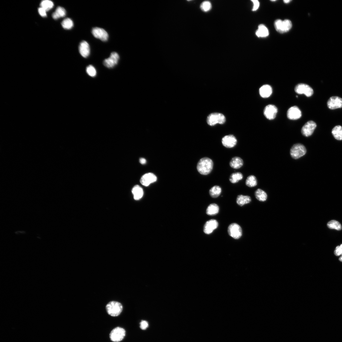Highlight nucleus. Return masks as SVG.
<instances>
[{"label": "nucleus", "instance_id": "f257e3e1", "mask_svg": "<svg viewBox=\"0 0 342 342\" xmlns=\"http://www.w3.org/2000/svg\"><path fill=\"white\" fill-rule=\"evenodd\" d=\"M213 162L210 158L205 157L201 159L198 162L197 169L198 172L202 175L209 174L212 170Z\"/></svg>", "mask_w": 342, "mask_h": 342}, {"label": "nucleus", "instance_id": "f03ea898", "mask_svg": "<svg viewBox=\"0 0 342 342\" xmlns=\"http://www.w3.org/2000/svg\"><path fill=\"white\" fill-rule=\"evenodd\" d=\"M106 308L108 314L112 316H118L123 310V306L121 304L116 301L109 302L107 305Z\"/></svg>", "mask_w": 342, "mask_h": 342}, {"label": "nucleus", "instance_id": "7ed1b4c3", "mask_svg": "<svg viewBox=\"0 0 342 342\" xmlns=\"http://www.w3.org/2000/svg\"><path fill=\"white\" fill-rule=\"evenodd\" d=\"M307 152L304 145L300 143L294 144L290 151L291 156L293 159H297L304 156Z\"/></svg>", "mask_w": 342, "mask_h": 342}, {"label": "nucleus", "instance_id": "20e7f679", "mask_svg": "<svg viewBox=\"0 0 342 342\" xmlns=\"http://www.w3.org/2000/svg\"><path fill=\"white\" fill-rule=\"evenodd\" d=\"M275 27L278 32L283 33L289 31L292 28V24L289 20L282 21L278 19L275 21Z\"/></svg>", "mask_w": 342, "mask_h": 342}, {"label": "nucleus", "instance_id": "39448f33", "mask_svg": "<svg viewBox=\"0 0 342 342\" xmlns=\"http://www.w3.org/2000/svg\"><path fill=\"white\" fill-rule=\"evenodd\" d=\"M226 122V118L224 115L219 113L210 114L208 117L207 122L210 126H213L217 124H222Z\"/></svg>", "mask_w": 342, "mask_h": 342}, {"label": "nucleus", "instance_id": "423d86ee", "mask_svg": "<svg viewBox=\"0 0 342 342\" xmlns=\"http://www.w3.org/2000/svg\"><path fill=\"white\" fill-rule=\"evenodd\" d=\"M126 335V331L122 328L118 327L113 329L110 334L111 340L118 342L122 340Z\"/></svg>", "mask_w": 342, "mask_h": 342}, {"label": "nucleus", "instance_id": "0eeeda50", "mask_svg": "<svg viewBox=\"0 0 342 342\" xmlns=\"http://www.w3.org/2000/svg\"><path fill=\"white\" fill-rule=\"evenodd\" d=\"M296 92L299 94H304L307 97L311 96L313 94V89L309 85L304 83L297 85L295 88Z\"/></svg>", "mask_w": 342, "mask_h": 342}, {"label": "nucleus", "instance_id": "6e6552de", "mask_svg": "<svg viewBox=\"0 0 342 342\" xmlns=\"http://www.w3.org/2000/svg\"><path fill=\"white\" fill-rule=\"evenodd\" d=\"M228 232L229 235L235 239L240 238L242 235L241 227L236 223L230 224L228 227Z\"/></svg>", "mask_w": 342, "mask_h": 342}, {"label": "nucleus", "instance_id": "1a4fd4ad", "mask_svg": "<svg viewBox=\"0 0 342 342\" xmlns=\"http://www.w3.org/2000/svg\"><path fill=\"white\" fill-rule=\"evenodd\" d=\"M316 127V124L314 122H308L302 127L301 133L305 136H310L312 134Z\"/></svg>", "mask_w": 342, "mask_h": 342}, {"label": "nucleus", "instance_id": "9d476101", "mask_svg": "<svg viewBox=\"0 0 342 342\" xmlns=\"http://www.w3.org/2000/svg\"><path fill=\"white\" fill-rule=\"evenodd\" d=\"M119 58L118 54L117 53L113 52L111 53L109 58L104 60V64L107 68H113L118 64Z\"/></svg>", "mask_w": 342, "mask_h": 342}, {"label": "nucleus", "instance_id": "9b49d317", "mask_svg": "<svg viewBox=\"0 0 342 342\" xmlns=\"http://www.w3.org/2000/svg\"><path fill=\"white\" fill-rule=\"evenodd\" d=\"M92 33L94 37L102 41H106L108 38L107 33L103 29L97 27L93 28Z\"/></svg>", "mask_w": 342, "mask_h": 342}, {"label": "nucleus", "instance_id": "f8f14e48", "mask_svg": "<svg viewBox=\"0 0 342 342\" xmlns=\"http://www.w3.org/2000/svg\"><path fill=\"white\" fill-rule=\"evenodd\" d=\"M278 112V109L275 105H269L265 107L264 111V116L269 120L274 119Z\"/></svg>", "mask_w": 342, "mask_h": 342}, {"label": "nucleus", "instance_id": "ddd939ff", "mask_svg": "<svg viewBox=\"0 0 342 342\" xmlns=\"http://www.w3.org/2000/svg\"><path fill=\"white\" fill-rule=\"evenodd\" d=\"M301 116V111L297 106L291 107L287 111V117L289 119L295 120L300 118Z\"/></svg>", "mask_w": 342, "mask_h": 342}, {"label": "nucleus", "instance_id": "4468645a", "mask_svg": "<svg viewBox=\"0 0 342 342\" xmlns=\"http://www.w3.org/2000/svg\"><path fill=\"white\" fill-rule=\"evenodd\" d=\"M327 106L331 109L342 108V99L338 96L332 97L328 101Z\"/></svg>", "mask_w": 342, "mask_h": 342}, {"label": "nucleus", "instance_id": "2eb2a0df", "mask_svg": "<svg viewBox=\"0 0 342 342\" xmlns=\"http://www.w3.org/2000/svg\"><path fill=\"white\" fill-rule=\"evenodd\" d=\"M222 143L226 147L231 148L235 146L237 143V140L233 135H229L224 136L222 139Z\"/></svg>", "mask_w": 342, "mask_h": 342}, {"label": "nucleus", "instance_id": "dca6fc26", "mask_svg": "<svg viewBox=\"0 0 342 342\" xmlns=\"http://www.w3.org/2000/svg\"><path fill=\"white\" fill-rule=\"evenodd\" d=\"M218 226V223L216 220L214 219L210 220L205 223L204 226V232L206 234H210L214 230L217 228Z\"/></svg>", "mask_w": 342, "mask_h": 342}, {"label": "nucleus", "instance_id": "f3484780", "mask_svg": "<svg viewBox=\"0 0 342 342\" xmlns=\"http://www.w3.org/2000/svg\"><path fill=\"white\" fill-rule=\"evenodd\" d=\"M157 180L156 176L151 173L144 175L140 180L142 184L145 186H148L151 184L155 182Z\"/></svg>", "mask_w": 342, "mask_h": 342}, {"label": "nucleus", "instance_id": "a211bd4d", "mask_svg": "<svg viewBox=\"0 0 342 342\" xmlns=\"http://www.w3.org/2000/svg\"><path fill=\"white\" fill-rule=\"evenodd\" d=\"M79 53L84 58L88 57L90 54V48L88 42L83 41L80 42L79 47Z\"/></svg>", "mask_w": 342, "mask_h": 342}, {"label": "nucleus", "instance_id": "6ab92c4d", "mask_svg": "<svg viewBox=\"0 0 342 342\" xmlns=\"http://www.w3.org/2000/svg\"><path fill=\"white\" fill-rule=\"evenodd\" d=\"M272 92V88L269 85H263L259 90L260 95L263 98H267L270 97L271 95Z\"/></svg>", "mask_w": 342, "mask_h": 342}, {"label": "nucleus", "instance_id": "aec40b11", "mask_svg": "<svg viewBox=\"0 0 342 342\" xmlns=\"http://www.w3.org/2000/svg\"><path fill=\"white\" fill-rule=\"evenodd\" d=\"M256 34L258 37H266L269 35V31L264 25L261 24L259 26L258 29L256 31Z\"/></svg>", "mask_w": 342, "mask_h": 342}, {"label": "nucleus", "instance_id": "412c9836", "mask_svg": "<svg viewBox=\"0 0 342 342\" xmlns=\"http://www.w3.org/2000/svg\"><path fill=\"white\" fill-rule=\"evenodd\" d=\"M132 192L133 195L135 200H138L140 199L143 195L144 192L143 189L138 185H135L133 188Z\"/></svg>", "mask_w": 342, "mask_h": 342}, {"label": "nucleus", "instance_id": "4be33fe9", "mask_svg": "<svg viewBox=\"0 0 342 342\" xmlns=\"http://www.w3.org/2000/svg\"><path fill=\"white\" fill-rule=\"evenodd\" d=\"M242 159L238 157H235L232 158L230 162V166L235 169L241 168L243 165Z\"/></svg>", "mask_w": 342, "mask_h": 342}, {"label": "nucleus", "instance_id": "5701e85b", "mask_svg": "<svg viewBox=\"0 0 342 342\" xmlns=\"http://www.w3.org/2000/svg\"><path fill=\"white\" fill-rule=\"evenodd\" d=\"M251 201V199L249 196L240 195L238 196L236 202L239 206H242L245 204L249 203Z\"/></svg>", "mask_w": 342, "mask_h": 342}, {"label": "nucleus", "instance_id": "b1692460", "mask_svg": "<svg viewBox=\"0 0 342 342\" xmlns=\"http://www.w3.org/2000/svg\"><path fill=\"white\" fill-rule=\"evenodd\" d=\"M66 15V11L64 8L59 6L56 8L55 12L53 14L52 16L54 19L57 20L65 16Z\"/></svg>", "mask_w": 342, "mask_h": 342}, {"label": "nucleus", "instance_id": "393cba45", "mask_svg": "<svg viewBox=\"0 0 342 342\" xmlns=\"http://www.w3.org/2000/svg\"><path fill=\"white\" fill-rule=\"evenodd\" d=\"M332 134L334 138L339 140H342V127L337 126L333 128Z\"/></svg>", "mask_w": 342, "mask_h": 342}, {"label": "nucleus", "instance_id": "a878e982", "mask_svg": "<svg viewBox=\"0 0 342 342\" xmlns=\"http://www.w3.org/2000/svg\"><path fill=\"white\" fill-rule=\"evenodd\" d=\"M219 209V207L215 203L211 204L208 207L206 213L209 216L216 215L218 213Z\"/></svg>", "mask_w": 342, "mask_h": 342}, {"label": "nucleus", "instance_id": "bb28decb", "mask_svg": "<svg viewBox=\"0 0 342 342\" xmlns=\"http://www.w3.org/2000/svg\"><path fill=\"white\" fill-rule=\"evenodd\" d=\"M255 195L256 199L261 202L265 201L267 199V195L266 193L260 189L256 190Z\"/></svg>", "mask_w": 342, "mask_h": 342}, {"label": "nucleus", "instance_id": "cd10ccee", "mask_svg": "<svg viewBox=\"0 0 342 342\" xmlns=\"http://www.w3.org/2000/svg\"><path fill=\"white\" fill-rule=\"evenodd\" d=\"M221 187L218 186H215L211 188L209 191V194L213 198H216L218 197L221 194Z\"/></svg>", "mask_w": 342, "mask_h": 342}, {"label": "nucleus", "instance_id": "c85d7f7f", "mask_svg": "<svg viewBox=\"0 0 342 342\" xmlns=\"http://www.w3.org/2000/svg\"><path fill=\"white\" fill-rule=\"evenodd\" d=\"M243 178V175L241 173H234L231 175L229 178V180L231 183L235 184L241 180Z\"/></svg>", "mask_w": 342, "mask_h": 342}, {"label": "nucleus", "instance_id": "c756f323", "mask_svg": "<svg viewBox=\"0 0 342 342\" xmlns=\"http://www.w3.org/2000/svg\"><path fill=\"white\" fill-rule=\"evenodd\" d=\"M246 184L247 186L250 187H255L257 184V180L254 176H250L247 178Z\"/></svg>", "mask_w": 342, "mask_h": 342}, {"label": "nucleus", "instance_id": "7c9ffc66", "mask_svg": "<svg viewBox=\"0 0 342 342\" xmlns=\"http://www.w3.org/2000/svg\"><path fill=\"white\" fill-rule=\"evenodd\" d=\"M328 227L331 229H335L340 231L341 230L342 227L339 222L336 220H331L328 222Z\"/></svg>", "mask_w": 342, "mask_h": 342}, {"label": "nucleus", "instance_id": "2f4dec72", "mask_svg": "<svg viewBox=\"0 0 342 342\" xmlns=\"http://www.w3.org/2000/svg\"><path fill=\"white\" fill-rule=\"evenodd\" d=\"M61 24L63 28L66 30L71 29L74 26L73 21L71 19L69 18H67L64 20L62 22Z\"/></svg>", "mask_w": 342, "mask_h": 342}, {"label": "nucleus", "instance_id": "473e14b6", "mask_svg": "<svg viewBox=\"0 0 342 342\" xmlns=\"http://www.w3.org/2000/svg\"><path fill=\"white\" fill-rule=\"evenodd\" d=\"M41 7L44 8L46 11L52 9L54 6L53 3L49 0L42 1L40 4Z\"/></svg>", "mask_w": 342, "mask_h": 342}, {"label": "nucleus", "instance_id": "72a5a7b5", "mask_svg": "<svg viewBox=\"0 0 342 342\" xmlns=\"http://www.w3.org/2000/svg\"><path fill=\"white\" fill-rule=\"evenodd\" d=\"M200 7L202 11L206 12L211 10L212 8V5L208 1H204L201 4Z\"/></svg>", "mask_w": 342, "mask_h": 342}, {"label": "nucleus", "instance_id": "f704fd0d", "mask_svg": "<svg viewBox=\"0 0 342 342\" xmlns=\"http://www.w3.org/2000/svg\"><path fill=\"white\" fill-rule=\"evenodd\" d=\"M86 72L89 76L92 77H95L96 75V68L92 65H90L87 67Z\"/></svg>", "mask_w": 342, "mask_h": 342}, {"label": "nucleus", "instance_id": "c9c22d12", "mask_svg": "<svg viewBox=\"0 0 342 342\" xmlns=\"http://www.w3.org/2000/svg\"><path fill=\"white\" fill-rule=\"evenodd\" d=\"M253 2L254 6L253 7L252 11H254L258 9L260 6V3L257 0H253L252 1Z\"/></svg>", "mask_w": 342, "mask_h": 342}, {"label": "nucleus", "instance_id": "e433bc0d", "mask_svg": "<svg viewBox=\"0 0 342 342\" xmlns=\"http://www.w3.org/2000/svg\"><path fill=\"white\" fill-rule=\"evenodd\" d=\"M148 322L145 321H142L140 323V328L142 330L146 329L148 327Z\"/></svg>", "mask_w": 342, "mask_h": 342}, {"label": "nucleus", "instance_id": "4c0bfd02", "mask_svg": "<svg viewBox=\"0 0 342 342\" xmlns=\"http://www.w3.org/2000/svg\"><path fill=\"white\" fill-rule=\"evenodd\" d=\"M38 12L39 14L43 17H45L47 16L46 11L42 7L39 8Z\"/></svg>", "mask_w": 342, "mask_h": 342}, {"label": "nucleus", "instance_id": "58836bf2", "mask_svg": "<svg viewBox=\"0 0 342 342\" xmlns=\"http://www.w3.org/2000/svg\"><path fill=\"white\" fill-rule=\"evenodd\" d=\"M334 254L337 256H339L342 254V250L340 246H337L334 251Z\"/></svg>", "mask_w": 342, "mask_h": 342}, {"label": "nucleus", "instance_id": "ea45409f", "mask_svg": "<svg viewBox=\"0 0 342 342\" xmlns=\"http://www.w3.org/2000/svg\"><path fill=\"white\" fill-rule=\"evenodd\" d=\"M140 163L142 165H144L146 163V160L144 158H141L140 159Z\"/></svg>", "mask_w": 342, "mask_h": 342}, {"label": "nucleus", "instance_id": "a19ab883", "mask_svg": "<svg viewBox=\"0 0 342 342\" xmlns=\"http://www.w3.org/2000/svg\"><path fill=\"white\" fill-rule=\"evenodd\" d=\"M291 1H290V0H285V1H284V2L286 4L289 3Z\"/></svg>", "mask_w": 342, "mask_h": 342}, {"label": "nucleus", "instance_id": "79ce46f5", "mask_svg": "<svg viewBox=\"0 0 342 342\" xmlns=\"http://www.w3.org/2000/svg\"><path fill=\"white\" fill-rule=\"evenodd\" d=\"M339 260H340V261H341V262H342V255H341V256H340V258H339Z\"/></svg>", "mask_w": 342, "mask_h": 342}, {"label": "nucleus", "instance_id": "37998d69", "mask_svg": "<svg viewBox=\"0 0 342 342\" xmlns=\"http://www.w3.org/2000/svg\"><path fill=\"white\" fill-rule=\"evenodd\" d=\"M340 246L341 247V249L342 250V244Z\"/></svg>", "mask_w": 342, "mask_h": 342}]
</instances>
